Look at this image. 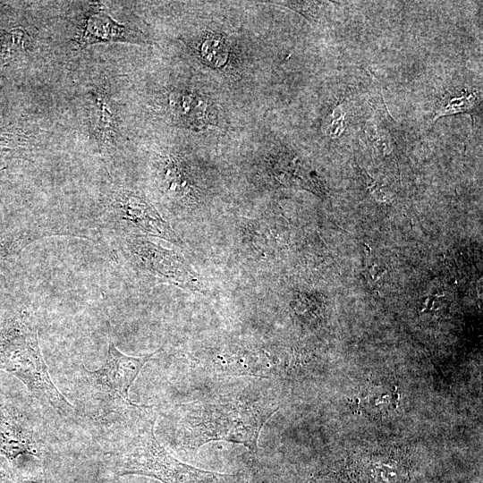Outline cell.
I'll use <instances>...</instances> for the list:
<instances>
[{"instance_id":"obj_1","label":"cell","mask_w":483,"mask_h":483,"mask_svg":"<svg viewBox=\"0 0 483 483\" xmlns=\"http://www.w3.org/2000/svg\"><path fill=\"white\" fill-rule=\"evenodd\" d=\"M276 410L265 398L242 394L185 404L177 426L180 445L195 453L207 443L225 441L255 452L263 426Z\"/></svg>"},{"instance_id":"obj_2","label":"cell","mask_w":483,"mask_h":483,"mask_svg":"<svg viewBox=\"0 0 483 483\" xmlns=\"http://www.w3.org/2000/svg\"><path fill=\"white\" fill-rule=\"evenodd\" d=\"M0 369L20 379L42 404L69 417L73 405L53 383L38 341L33 315L22 309L0 323Z\"/></svg>"},{"instance_id":"obj_3","label":"cell","mask_w":483,"mask_h":483,"mask_svg":"<svg viewBox=\"0 0 483 483\" xmlns=\"http://www.w3.org/2000/svg\"><path fill=\"white\" fill-rule=\"evenodd\" d=\"M154 420L110 453L112 471L117 476L141 475L163 483H246L241 474L198 469L173 456L155 436Z\"/></svg>"},{"instance_id":"obj_4","label":"cell","mask_w":483,"mask_h":483,"mask_svg":"<svg viewBox=\"0 0 483 483\" xmlns=\"http://www.w3.org/2000/svg\"><path fill=\"white\" fill-rule=\"evenodd\" d=\"M103 219L112 230L148 234L182 244L181 239L156 208L132 191L111 192L104 203Z\"/></svg>"},{"instance_id":"obj_5","label":"cell","mask_w":483,"mask_h":483,"mask_svg":"<svg viewBox=\"0 0 483 483\" xmlns=\"http://www.w3.org/2000/svg\"><path fill=\"white\" fill-rule=\"evenodd\" d=\"M122 249L138 268L182 288L199 291L200 283L177 253L140 236L123 238Z\"/></svg>"},{"instance_id":"obj_6","label":"cell","mask_w":483,"mask_h":483,"mask_svg":"<svg viewBox=\"0 0 483 483\" xmlns=\"http://www.w3.org/2000/svg\"><path fill=\"white\" fill-rule=\"evenodd\" d=\"M159 351L141 356H130L120 352L110 342L104 364L94 371L86 369V378L97 393L127 406H135L129 397V390L144 365Z\"/></svg>"},{"instance_id":"obj_7","label":"cell","mask_w":483,"mask_h":483,"mask_svg":"<svg viewBox=\"0 0 483 483\" xmlns=\"http://www.w3.org/2000/svg\"><path fill=\"white\" fill-rule=\"evenodd\" d=\"M0 454L9 461L20 455L39 454L38 443L25 415L1 394Z\"/></svg>"},{"instance_id":"obj_8","label":"cell","mask_w":483,"mask_h":483,"mask_svg":"<svg viewBox=\"0 0 483 483\" xmlns=\"http://www.w3.org/2000/svg\"><path fill=\"white\" fill-rule=\"evenodd\" d=\"M91 133L98 147L111 150L118 137L119 121L116 105L103 88H93L87 97Z\"/></svg>"},{"instance_id":"obj_9","label":"cell","mask_w":483,"mask_h":483,"mask_svg":"<svg viewBox=\"0 0 483 483\" xmlns=\"http://www.w3.org/2000/svg\"><path fill=\"white\" fill-rule=\"evenodd\" d=\"M136 38L131 29L116 22L102 10L96 9L85 18L77 43L83 47L98 42H134Z\"/></svg>"},{"instance_id":"obj_10","label":"cell","mask_w":483,"mask_h":483,"mask_svg":"<svg viewBox=\"0 0 483 483\" xmlns=\"http://www.w3.org/2000/svg\"><path fill=\"white\" fill-rule=\"evenodd\" d=\"M172 114L184 125L200 129L208 123L206 99L190 90H176L169 97Z\"/></svg>"},{"instance_id":"obj_11","label":"cell","mask_w":483,"mask_h":483,"mask_svg":"<svg viewBox=\"0 0 483 483\" xmlns=\"http://www.w3.org/2000/svg\"><path fill=\"white\" fill-rule=\"evenodd\" d=\"M365 393L359 401L369 414L386 413L396 406L397 392L394 385L374 384Z\"/></svg>"},{"instance_id":"obj_12","label":"cell","mask_w":483,"mask_h":483,"mask_svg":"<svg viewBox=\"0 0 483 483\" xmlns=\"http://www.w3.org/2000/svg\"><path fill=\"white\" fill-rule=\"evenodd\" d=\"M33 137L21 127L0 128V159L24 157L32 146Z\"/></svg>"},{"instance_id":"obj_13","label":"cell","mask_w":483,"mask_h":483,"mask_svg":"<svg viewBox=\"0 0 483 483\" xmlns=\"http://www.w3.org/2000/svg\"><path fill=\"white\" fill-rule=\"evenodd\" d=\"M39 233L30 231H15L0 233V275L3 270L20 251L34 240Z\"/></svg>"},{"instance_id":"obj_14","label":"cell","mask_w":483,"mask_h":483,"mask_svg":"<svg viewBox=\"0 0 483 483\" xmlns=\"http://www.w3.org/2000/svg\"><path fill=\"white\" fill-rule=\"evenodd\" d=\"M478 100V97L473 92L461 90L458 92L447 93L439 103L436 117L455 113L471 111Z\"/></svg>"},{"instance_id":"obj_15","label":"cell","mask_w":483,"mask_h":483,"mask_svg":"<svg viewBox=\"0 0 483 483\" xmlns=\"http://www.w3.org/2000/svg\"><path fill=\"white\" fill-rule=\"evenodd\" d=\"M200 53L207 64L214 67H220L227 60L228 48L222 37L212 36L202 42Z\"/></svg>"},{"instance_id":"obj_16","label":"cell","mask_w":483,"mask_h":483,"mask_svg":"<svg viewBox=\"0 0 483 483\" xmlns=\"http://www.w3.org/2000/svg\"><path fill=\"white\" fill-rule=\"evenodd\" d=\"M30 46L29 34L21 29H13L6 32L1 42V53L4 58H12Z\"/></svg>"},{"instance_id":"obj_17","label":"cell","mask_w":483,"mask_h":483,"mask_svg":"<svg viewBox=\"0 0 483 483\" xmlns=\"http://www.w3.org/2000/svg\"><path fill=\"white\" fill-rule=\"evenodd\" d=\"M0 483H14L9 473L0 466Z\"/></svg>"},{"instance_id":"obj_18","label":"cell","mask_w":483,"mask_h":483,"mask_svg":"<svg viewBox=\"0 0 483 483\" xmlns=\"http://www.w3.org/2000/svg\"><path fill=\"white\" fill-rule=\"evenodd\" d=\"M23 483H39V482H37V481H26V482H23Z\"/></svg>"}]
</instances>
